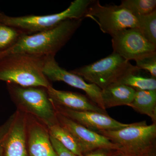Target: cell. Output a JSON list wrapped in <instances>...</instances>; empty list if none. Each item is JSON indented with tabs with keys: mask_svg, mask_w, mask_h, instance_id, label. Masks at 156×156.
I'll return each instance as SVG.
<instances>
[{
	"mask_svg": "<svg viewBox=\"0 0 156 156\" xmlns=\"http://www.w3.org/2000/svg\"><path fill=\"white\" fill-rule=\"evenodd\" d=\"M52 102L57 112L95 132L118 130L128 127L131 124L118 122L108 114L97 112L73 110Z\"/></svg>",
	"mask_w": 156,
	"mask_h": 156,
	"instance_id": "obj_10",
	"label": "cell"
},
{
	"mask_svg": "<svg viewBox=\"0 0 156 156\" xmlns=\"http://www.w3.org/2000/svg\"><path fill=\"white\" fill-rule=\"evenodd\" d=\"M22 35L16 28L0 22V52L14 46Z\"/></svg>",
	"mask_w": 156,
	"mask_h": 156,
	"instance_id": "obj_21",
	"label": "cell"
},
{
	"mask_svg": "<svg viewBox=\"0 0 156 156\" xmlns=\"http://www.w3.org/2000/svg\"><path fill=\"white\" fill-rule=\"evenodd\" d=\"M136 17L138 21L137 28L148 41L156 46V11Z\"/></svg>",
	"mask_w": 156,
	"mask_h": 156,
	"instance_id": "obj_19",
	"label": "cell"
},
{
	"mask_svg": "<svg viewBox=\"0 0 156 156\" xmlns=\"http://www.w3.org/2000/svg\"><path fill=\"white\" fill-rule=\"evenodd\" d=\"M91 18L99 26L101 31L110 35L128 28H137L138 21L133 15L123 6L101 5L98 1H93L85 18Z\"/></svg>",
	"mask_w": 156,
	"mask_h": 156,
	"instance_id": "obj_7",
	"label": "cell"
},
{
	"mask_svg": "<svg viewBox=\"0 0 156 156\" xmlns=\"http://www.w3.org/2000/svg\"><path fill=\"white\" fill-rule=\"evenodd\" d=\"M92 0H75L64 11L46 15H29L11 17L0 12V22L12 27L23 35L48 30L71 19H84Z\"/></svg>",
	"mask_w": 156,
	"mask_h": 156,
	"instance_id": "obj_3",
	"label": "cell"
},
{
	"mask_svg": "<svg viewBox=\"0 0 156 156\" xmlns=\"http://www.w3.org/2000/svg\"><path fill=\"white\" fill-rule=\"evenodd\" d=\"M83 20H69L48 30L22 35L14 46L0 52V56L23 53L38 56H55L71 38Z\"/></svg>",
	"mask_w": 156,
	"mask_h": 156,
	"instance_id": "obj_1",
	"label": "cell"
},
{
	"mask_svg": "<svg viewBox=\"0 0 156 156\" xmlns=\"http://www.w3.org/2000/svg\"><path fill=\"white\" fill-rule=\"evenodd\" d=\"M48 96L53 103L78 111H91L108 114L104 110L83 94L54 89L53 86L47 89Z\"/></svg>",
	"mask_w": 156,
	"mask_h": 156,
	"instance_id": "obj_14",
	"label": "cell"
},
{
	"mask_svg": "<svg viewBox=\"0 0 156 156\" xmlns=\"http://www.w3.org/2000/svg\"><path fill=\"white\" fill-rule=\"evenodd\" d=\"M135 90L126 85L115 83L101 89L104 106L107 108L122 105L129 106L134 98Z\"/></svg>",
	"mask_w": 156,
	"mask_h": 156,
	"instance_id": "obj_15",
	"label": "cell"
},
{
	"mask_svg": "<svg viewBox=\"0 0 156 156\" xmlns=\"http://www.w3.org/2000/svg\"><path fill=\"white\" fill-rule=\"evenodd\" d=\"M15 117V112L4 124L0 126V143L2 142L9 133Z\"/></svg>",
	"mask_w": 156,
	"mask_h": 156,
	"instance_id": "obj_24",
	"label": "cell"
},
{
	"mask_svg": "<svg viewBox=\"0 0 156 156\" xmlns=\"http://www.w3.org/2000/svg\"><path fill=\"white\" fill-rule=\"evenodd\" d=\"M110 156H137L126 153L120 150H114L112 151ZM146 156H156V151Z\"/></svg>",
	"mask_w": 156,
	"mask_h": 156,
	"instance_id": "obj_26",
	"label": "cell"
},
{
	"mask_svg": "<svg viewBox=\"0 0 156 156\" xmlns=\"http://www.w3.org/2000/svg\"><path fill=\"white\" fill-rule=\"evenodd\" d=\"M120 5L135 16L146 15L156 11V0H123Z\"/></svg>",
	"mask_w": 156,
	"mask_h": 156,
	"instance_id": "obj_20",
	"label": "cell"
},
{
	"mask_svg": "<svg viewBox=\"0 0 156 156\" xmlns=\"http://www.w3.org/2000/svg\"><path fill=\"white\" fill-rule=\"evenodd\" d=\"M26 118L30 156H57L51 142L48 127L32 115L26 114Z\"/></svg>",
	"mask_w": 156,
	"mask_h": 156,
	"instance_id": "obj_12",
	"label": "cell"
},
{
	"mask_svg": "<svg viewBox=\"0 0 156 156\" xmlns=\"http://www.w3.org/2000/svg\"><path fill=\"white\" fill-rule=\"evenodd\" d=\"M2 141V142L0 143V156H2V153H3Z\"/></svg>",
	"mask_w": 156,
	"mask_h": 156,
	"instance_id": "obj_27",
	"label": "cell"
},
{
	"mask_svg": "<svg viewBox=\"0 0 156 156\" xmlns=\"http://www.w3.org/2000/svg\"><path fill=\"white\" fill-rule=\"evenodd\" d=\"M2 141V156H30L27 136L26 114L19 110Z\"/></svg>",
	"mask_w": 156,
	"mask_h": 156,
	"instance_id": "obj_13",
	"label": "cell"
},
{
	"mask_svg": "<svg viewBox=\"0 0 156 156\" xmlns=\"http://www.w3.org/2000/svg\"><path fill=\"white\" fill-rule=\"evenodd\" d=\"M111 36L113 52L127 61H136L156 52V46L148 41L138 29H126Z\"/></svg>",
	"mask_w": 156,
	"mask_h": 156,
	"instance_id": "obj_8",
	"label": "cell"
},
{
	"mask_svg": "<svg viewBox=\"0 0 156 156\" xmlns=\"http://www.w3.org/2000/svg\"><path fill=\"white\" fill-rule=\"evenodd\" d=\"M129 107L140 114L148 116L153 124H156V90L135 91Z\"/></svg>",
	"mask_w": 156,
	"mask_h": 156,
	"instance_id": "obj_16",
	"label": "cell"
},
{
	"mask_svg": "<svg viewBox=\"0 0 156 156\" xmlns=\"http://www.w3.org/2000/svg\"><path fill=\"white\" fill-rule=\"evenodd\" d=\"M129 61L115 52L93 62L70 71L85 81L103 89L117 83L121 77L134 67Z\"/></svg>",
	"mask_w": 156,
	"mask_h": 156,
	"instance_id": "obj_6",
	"label": "cell"
},
{
	"mask_svg": "<svg viewBox=\"0 0 156 156\" xmlns=\"http://www.w3.org/2000/svg\"><path fill=\"white\" fill-rule=\"evenodd\" d=\"M140 70L134 66L133 68L123 75L117 83L131 87L135 91L156 90V78L141 75L140 74Z\"/></svg>",
	"mask_w": 156,
	"mask_h": 156,
	"instance_id": "obj_17",
	"label": "cell"
},
{
	"mask_svg": "<svg viewBox=\"0 0 156 156\" xmlns=\"http://www.w3.org/2000/svg\"><path fill=\"white\" fill-rule=\"evenodd\" d=\"M50 136L77 156H83V150L70 132L59 124L48 128Z\"/></svg>",
	"mask_w": 156,
	"mask_h": 156,
	"instance_id": "obj_18",
	"label": "cell"
},
{
	"mask_svg": "<svg viewBox=\"0 0 156 156\" xmlns=\"http://www.w3.org/2000/svg\"><path fill=\"white\" fill-rule=\"evenodd\" d=\"M46 57L23 53L0 56V81L48 89L52 85L43 71Z\"/></svg>",
	"mask_w": 156,
	"mask_h": 156,
	"instance_id": "obj_2",
	"label": "cell"
},
{
	"mask_svg": "<svg viewBox=\"0 0 156 156\" xmlns=\"http://www.w3.org/2000/svg\"><path fill=\"white\" fill-rule=\"evenodd\" d=\"M135 62L137 68L147 72L151 76L156 78V52L143 56Z\"/></svg>",
	"mask_w": 156,
	"mask_h": 156,
	"instance_id": "obj_22",
	"label": "cell"
},
{
	"mask_svg": "<svg viewBox=\"0 0 156 156\" xmlns=\"http://www.w3.org/2000/svg\"><path fill=\"white\" fill-rule=\"evenodd\" d=\"M56 112L59 125L75 137L83 148L84 154L89 151L100 148L120 150L118 145L113 143L105 136L89 130L67 117Z\"/></svg>",
	"mask_w": 156,
	"mask_h": 156,
	"instance_id": "obj_11",
	"label": "cell"
},
{
	"mask_svg": "<svg viewBox=\"0 0 156 156\" xmlns=\"http://www.w3.org/2000/svg\"><path fill=\"white\" fill-rule=\"evenodd\" d=\"M7 89L17 110L30 115L48 128L58 124L56 112L46 88L23 87L7 83Z\"/></svg>",
	"mask_w": 156,
	"mask_h": 156,
	"instance_id": "obj_4",
	"label": "cell"
},
{
	"mask_svg": "<svg viewBox=\"0 0 156 156\" xmlns=\"http://www.w3.org/2000/svg\"><path fill=\"white\" fill-rule=\"evenodd\" d=\"M43 71L50 81L63 82L71 87L83 90L93 103L106 111L101 99V89L94 84L87 83L80 76L60 67L55 60V56L45 57Z\"/></svg>",
	"mask_w": 156,
	"mask_h": 156,
	"instance_id": "obj_9",
	"label": "cell"
},
{
	"mask_svg": "<svg viewBox=\"0 0 156 156\" xmlns=\"http://www.w3.org/2000/svg\"><path fill=\"white\" fill-rule=\"evenodd\" d=\"M116 144L120 150L137 156H146L156 151V124L146 121L131 123L122 129L97 131Z\"/></svg>",
	"mask_w": 156,
	"mask_h": 156,
	"instance_id": "obj_5",
	"label": "cell"
},
{
	"mask_svg": "<svg viewBox=\"0 0 156 156\" xmlns=\"http://www.w3.org/2000/svg\"><path fill=\"white\" fill-rule=\"evenodd\" d=\"M50 140L57 156H77L76 155L66 148L56 140L50 136Z\"/></svg>",
	"mask_w": 156,
	"mask_h": 156,
	"instance_id": "obj_23",
	"label": "cell"
},
{
	"mask_svg": "<svg viewBox=\"0 0 156 156\" xmlns=\"http://www.w3.org/2000/svg\"><path fill=\"white\" fill-rule=\"evenodd\" d=\"M113 150H114L100 148L89 151L84 154L83 156H110Z\"/></svg>",
	"mask_w": 156,
	"mask_h": 156,
	"instance_id": "obj_25",
	"label": "cell"
}]
</instances>
